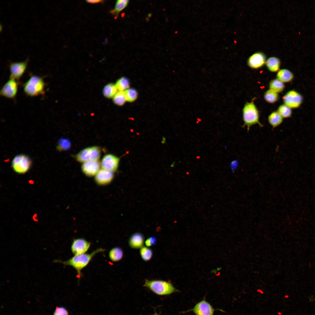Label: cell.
Returning <instances> with one entry per match:
<instances>
[{"label":"cell","instance_id":"484cf974","mask_svg":"<svg viewBox=\"0 0 315 315\" xmlns=\"http://www.w3.org/2000/svg\"><path fill=\"white\" fill-rule=\"evenodd\" d=\"M140 253L142 258L146 261L149 260L153 255L152 250L146 246H143L140 249Z\"/></svg>","mask_w":315,"mask_h":315},{"label":"cell","instance_id":"f1b7e54d","mask_svg":"<svg viewBox=\"0 0 315 315\" xmlns=\"http://www.w3.org/2000/svg\"><path fill=\"white\" fill-rule=\"evenodd\" d=\"M277 112L283 118L289 117L292 113L291 108L285 104L279 106Z\"/></svg>","mask_w":315,"mask_h":315},{"label":"cell","instance_id":"f546056e","mask_svg":"<svg viewBox=\"0 0 315 315\" xmlns=\"http://www.w3.org/2000/svg\"><path fill=\"white\" fill-rule=\"evenodd\" d=\"M70 146V143L68 140L63 139L60 140L57 148L59 150H66Z\"/></svg>","mask_w":315,"mask_h":315},{"label":"cell","instance_id":"8992f818","mask_svg":"<svg viewBox=\"0 0 315 315\" xmlns=\"http://www.w3.org/2000/svg\"><path fill=\"white\" fill-rule=\"evenodd\" d=\"M101 155L99 147L94 146L86 148L80 151L76 155V158L79 162H84L91 160H98Z\"/></svg>","mask_w":315,"mask_h":315},{"label":"cell","instance_id":"52a82bcc","mask_svg":"<svg viewBox=\"0 0 315 315\" xmlns=\"http://www.w3.org/2000/svg\"><path fill=\"white\" fill-rule=\"evenodd\" d=\"M28 61L29 59L27 58L24 61L10 62L9 66L10 78L18 81L25 72Z\"/></svg>","mask_w":315,"mask_h":315},{"label":"cell","instance_id":"44dd1931","mask_svg":"<svg viewBox=\"0 0 315 315\" xmlns=\"http://www.w3.org/2000/svg\"><path fill=\"white\" fill-rule=\"evenodd\" d=\"M123 253L122 249L119 247L112 248L109 251L108 254L110 259L113 262H118L123 258Z\"/></svg>","mask_w":315,"mask_h":315},{"label":"cell","instance_id":"9c48e42d","mask_svg":"<svg viewBox=\"0 0 315 315\" xmlns=\"http://www.w3.org/2000/svg\"><path fill=\"white\" fill-rule=\"evenodd\" d=\"M284 104L290 108L298 107L301 104L303 98L298 92L293 90L288 92L283 97Z\"/></svg>","mask_w":315,"mask_h":315},{"label":"cell","instance_id":"8fae6325","mask_svg":"<svg viewBox=\"0 0 315 315\" xmlns=\"http://www.w3.org/2000/svg\"><path fill=\"white\" fill-rule=\"evenodd\" d=\"M90 245V243L85 239L77 238L73 240L71 250L74 256L83 254L88 251Z\"/></svg>","mask_w":315,"mask_h":315},{"label":"cell","instance_id":"d590c367","mask_svg":"<svg viewBox=\"0 0 315 315\" xmlns=\"http://www.w3.org/2000/svg\"><path fill=\"white\" fill-rule=\"evenodd\" d=\"M159 315L158 314H157V313H155L154 314H153V315Z\"/></svg>","mask_w":315,"mask_h":315},{"label":"cell","instance_id":"5b68a950","mask_svg":"<svg viewBox=\"0 0 315 315\" xmlns=\"http://www.w3.org/2000/svg\"><path fill=\"white\" fill-rule=\"evenodd\" d=\"M32 164L30 158L23 154L17 155L12 162V167L15 172L18 174H24L29 169Z\"/></svg>","mask_w":315,"mask_h":315},{"label":"cell","instance_id":"7402d4cb","mask_svg":"<svg viewBox=\"0 0 315 315\" xmlns=\"http://www.w3.org/2000/svg\"><path fill=\"white\" fill-rule=\"evenodd\" d=\"M118 90L115 85L112 83H109L104 87L103 90V95L106 97H113Z\"/></svg>","mask_w":315,"mask_h":315},{"label":"cell","instance_id":"cb8c5ba5","mask_svg":"<svg viewBox=\"0 0 315 315\" xmlns=\"http://www.w3.org/2000/svg\"><path fill=\"white\" fill-rule=\"evenodd\" d=\"M130 82L125 77H122L117 81L115 85L118 91H125L129 88Z\"/></svg>","mask_w":315,"mask_h":315},{"label":"cell","instance_id":"e0dca14e","mask_svg":"<svg viewBox=\"0 0 315 315\" xmlns=\"http://www.w3.org/2000/svg\"><path fill=\"white\" fill-rule=\"evenodd\" d=\"M129 1L128 0H118L116 1L114 8L111 10L110 13L117 18L119 13L128 6Z\"/></svg>","mask_w":315,"mask_h":315},{"label":"cell","instance_id":"2e32d148","mask_svg":"<svg viewBox=\"0 0 315 315\" xmlns=\"http://www.w3.org/2000/svg\"><path fill=\"white\" fill-rule=\"evenodd\" d=\"M144 242V238L141 233H136L133 234L130 237L129 244L130 246L133 249H139L143 247Z\"/></svg>","mask_w":315,"mask_h":315},{"label":"cell","instance_id":"30bf717a","mask_svg":"<svg viewBox=\"0 0 315 315\" xmlns=\"http://www.w3.org/2000/svg\"><path fill=\"white\" fill-rule=\"evenodd\" d=\"M215 309L204 299L199 302L192 309L185 312L192 311L196 315H213Z\"/></svg>","mask_w":315,"mask_h":315},{"label":"cell","instance_id":"5bb4252c","mask_svg":"<svg viewBox=\"0 0 315 315\" xmlns=\"http://www.w3.org/2000/svg\"><path fill=\"white\" fill-rule=\"evenodd\" d=\"M265 55L261 52H257L251 55L248 60V64L251 68L256 69L262 67L266 63Z\"/></svg>","mask_w":315,"mask_h":315},{"label":"cell","instance_id":"1f68e13d","mask_svg":"<svg viewBox=\"0 0 315 315\" xmlns=\"http://www.w3.org/2000/svg\"><path fill=\"white\" fill-rule=\"evenodd\" d=\"M104 1L103 0H88L86 1L87 3L92 4L103 3Z\"/></svg>","mask_w":315,"mask_h":315},{"label":"cell","instance_id":"d4e9b609","mask_svg":"<svg viewBox=\"0 0 315 315\" xmlns=\"http://www.w3.org/2000/svg\"><path fill=\"white\" fill-rule=\"evenodd\" d=\"M126 101L132 102L136 99L138 97V92L135 89L129 88L124 91Z\"/></svg>","mask_w":315,"mask_h":315},{"label":"cell","instance_id":"e575fe53","mask_svg":"<svg viewBox=\"0 0 315 315\" xmlns=\"http://www.w3.org/2000/svg\"><path fill=\"white\" fill-rule=\"evenodd\" d=\"M145 244L146 246L148 247H150L152 246L148 238L145 241Z\"/></svg>","mask_w":315,"mask_h":315},{"label":"cell","instance_id":"277c9868","mask_svg":"<svg viewBox=\"0 0 315 315\" xmlns=\"http://www.w3.org/2000/svg\"><path fill=\"white\" fill-rule=\"evenodd\" d=\"M243 127L246 126L248 131L251 126L254 125L258 124L261 127L263 126L260 122L259 112L253 101L245 105L243 110Z\"/></svg>","mask_w":315,"mask_h":315},{"label":"cell","instance_id":"ac0fdd59","mask_svg":"<svg viewBox=\"0 0 315 315\" xmlns=\"http://www.w3.org/2000/svg\"><path fill=\"white\" fill-rule=\"evenodd\" d=\"M277 79L283 83H287L291 81L294 76L290 71L288 69H283L280 70L277 74Z\"/></svg>","mask_w":315,"mask_h":315},{"label":"cell","instance_id":"603a6c76","mask_svg":"<svg viewBox=\"0 0 315 315\" xmlns=\"http://www.w3.org/2000/svg\"><path fill=\"white\" fill-rule=\"evenodd\" d=\"M270 90L277 93L282 92L284 88V85L282 82L278 79L272 80L270 83Z\"/></svg>","mask_w":315,"mask_h":315},{"label":"cell","instance_id":"7a4b0ae2","mask_svg":"<svg viewBox=\"0 0 315 315\" xmlns=\"http://www.w3.org/2000/svg\"><path fill=\"white\" fill-rule=\"evenodd\" d=\"M45 85L42 77L36 75H32L24 84V92L28 96H37L44 93Z\"/></svg>","mask_w":315,"mask_h":315},{"label":"cell","instance_id":"83f0119b","mask_svg":"<svg viewBox=\"0 0 315 315\" xmlns=\"http://www.w3.org/2000/svg\"><path fill=\"white\" fill-rule=\"evenodd\" d=\"M113 98L114 103L118 106L123 105L126 101L124 91H118Z\"/></svg>","mask_w":315,"mask_h":315},{"label":"cell","instance_id":"4dcf8cb0","mask_svg":"<svg viewBox=\"0 0 315 315\" xmlns=\"http://www.w3.org/2000/svg\"><path fill=\"white\" fill-rule=\"evenodd\" d=\"M67 310L63 307H56L53 315H68Z\"/></svg>","mask_w":315,"mask_h":315},{"label":"cell","instance_id":"7c38bea8","mask_svg":"<svg viewBox=\"0 0 315 315\" xmlns=\"http://www.w3.org/2000/svg\"><path fill=\"white\" fill-rule=\"evenodd\" d=\"M119 159L115 155L107 154L103 157L101 162L102 169L114 172L118 167Z\"/></svg>","mask_w":315,"mask_h":315},{"label":"cell","instance_id":"d6a6232c","mask_svg":"<svg viewBox=\"0 0 315 315\" xmlns=\"http://www.w3.org/2000/svg\"><path fill=\"white\" fill-rule=\"evenodd\" d=\"M148 239L152 246L154 245L155 244L157 240L155 237H151L149 238Z\"/></svg>","mask_w":315,"mask_h":315},{"label":"cell","instance_id":"836d02e7","mask_svg":"<svg viewBox=\"0 0 315 315\" xmlns=\"http://www.w3.org/2000/svg\"><path fill=\"white\" fill-rule=\"evenodd\" d=\"M236 162V161L235 162V161H233L230 164V168L232 172H234L235 171L237 167V166H236V164H235Z\"/></svg>","mask_w":315,"mask_h":315},{"label":"cell","instance_id":"6da1fadb","mask_svg":"<svg viewBox=\"0 0 315 315\" xmlns=\"http://www.w3.org/2000/svg\"><path fill=\"white\" fill-rule=\"evenodd\" d=\"M105 249L99 248L90 253L75 255L68 259L63 261L57 259L54 260L53 262L62 263L66 266H69L75 269L79 278L82 276L81 271L89 263L92 259L97 253L105 251Z\"/></svg>","mask_w":315,"mask_h":315},{"label":"cell","instance_id":"9a60e30c","mask_svg":"<svg viewBox=\"0 0 315 315\" xmlns=\"http://www.w3.org/2000/svg\"><path fill=\"white\" fill-rule=\"evenodd\" d=\"M113 176V172L101 169L95 175V180L98 185H104L111 182Z\"/></svg>","mask_w":315,"mask_h":315},{"label":"cell","instance_id":"ba28073f","mask_svg":"<svg viewBox=\"0 0 315 315\" xmlns=\"http://www.w3.org/2000/svg\"><path fill=\"white\" fill-rule=\"evenodd\" d=\"M18 84L16 80L10 78L1 88V95L9 99L15 98L18 91Z\"/></svg>","mask_w":315,"mask_h":315},{"label":"cell","instance_id":"4316f807","mask_svg":"<svg viewBox=\"0 0 315 315\" xmlns=\"http://www.w3.org/2000/svg\"><path fill=\"white\" fill-rule=\"evenodd\" d=\"M279 95L277 93L270 90H267L264 94V98L269 103H273L276 102L278 99Z\"/></svg>","mask_w":315,"mask_h":315},{"label":"cell","instance_id":"4fadbf2b","mask_svg":"<svg viewBox=\"0 0 315 315\" xmlns=\"http://www.w3.org/2000/svg\"><path fill=\"white\" fill-rule=\"evenodd\" d=\"M101 163L99 160H91L85 162L82 165L83 173L88 176L95 175L100 169Z\"/></svg>","mask_w":315,"mask_h":315},{"label":"cell","instance_id":"ffe728a7","mask_svg":"<svg viewBox=\"0 0 315 315\" xmlns=\"http://www.w3.org/2000/svg\"><path fill=\"white\" fill-rule=\"evenodd\" d=\"M266 66L269 70L272 72L278 71L280 68V61L277 58L271 57L269 58L266 61Z\"/></svg>","mask_w":315,"mask_h":315},{"label":"cell","instance_id":"3957f363","mask_svg":"<svg viewBox=\"0 0 315 315\" xmlns=\"http://www.w3.org/2000/svg\"><path fill=\"white\" fill-rule=\"evenodd\" d=\"M143 286L150 289L155 293L160 295H170L179 292L170 282L160 280L145 279Z\"/></svg>","mask_w":315,"mask_h":315},{"label":"cell","instance_id":"d6986e66","mask_svg":"<svg viewBox=\"0 0 315 315\" xmlns=\"http://www.w3.org/2000/svg\"><path fill=\"white\" fill-rule=\"evenodd\" d=\"M283 118L277 111H274L269 116L268 121L272 128L274 129L282 123Z\"/></svg>","mask_w":315,"mask_h":315}]
</instances>
